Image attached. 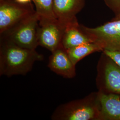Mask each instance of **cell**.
I'll list each match as a JSON object with an SVG mask.
<instances>
[{"mask_svg":"<svg viewBox=\"0 0 120 120\" xmlns=\"http://www.w3.org/2000/svg\"><path fill=\"white\" fill-rule=\"evenodd\" d=\"M43 59V55L36 49L24 48L0 40V76L26 75L31 71L36 62Z\"/></svg>","mask_w":120,"mask_h":120,"instance_id":"1","label":"cell"},{"mask_svg":"<svg viewBox=\"0 0 120 120\" xmlns=\"http://www.w3.org/2000/svg\"><path fill=\"white\" fill-rule=\"evenodd\" d=\"M100 104L98 93H92L83 98L62 104L51 116L54 120H99Z\"/></svg>","mask_w":120,"mask_h":120,"instance_id":"2","label":"cell"},{"mask_svg":"<svg viewBox=\"0 0 120 120\" xmlns=\"http://www.w3.org/2000/svg\"><path fill=\"white\" fill-rule=\"evenodd\" d=\"M39 24L38 17L36 12L0 34V40L9 41L24 48L36 49L39 46Z\"/></svg>","mask_w":120,"mask_h":120,"instance_id":"3","label":"cell"},{"mask_svg":"<svg viewBox=\"0 0 120 120\" xmlns=\"http://www.w3.org/2000/svg\"><path fill=\"white\" fill-rule=\"evenodd\" d=\"M96 79L99 91L120 96V66L102 52L98 64Z\"/></svg>","mask_w":120,"mask_h":120,"instance_id":"4","label":"cell"},{"mask_svg":"<svg viewBox=\"0 0 120 120\" xmlns=\"http://www.w3.org/2000/svg\"><path fill=\"white\" fill-rule=\"evenodd\" d=\"M81 27L94 42L101 45L103 51L120 52V20L113 19L95 28L82 25Z\"/></svg>","mask_w":120,"mask_h":120,"instance_id":"5","label":"cell"},{"mask_svg":"<svg viewBox=\"0 0 120 120\" xmlns=\"http://www.w3.org/2000/svg\"><path fill=\"white\" fill-rule=\"evenodd\" d=\"M36 12L32 3L22 4L16 0H0V34Z\"/></svg>","mask_w":120,"mask_h":120,"instance_id":"6","label":"cell"},{"mask_svg":"<svg viewBox=\"0 0 120 120\" xmlns=\"http://www.w3.org/2000/svg\"><path fill=\"white\" fill-rule=\"evenodd\" d=\"M65 28L57 19L40 21L38 31L39 46L51 52L63 47L62 41Z\"/></svg>","mask_w":120,"mask_h":120,"instance_id":"7","label":"cell"},{"mask_svg":"<svg viewBox=\"0 0 120 120\" xmlns=\"http://www.w3.org/2000/svg\"><path fill=\"white\" fill-rule=\"evenodd\" d=\"M75 66L63 47L51 52L48 67L57 75L66 78H73L76 75Z\"/></svg>","mask_w":120,"mask_h":120,"instance_id":"8","label":"cell"},{"mask_svg":"<svg viewBox=\"0 0 120 120\" xmlns=\"http://www.w3.org/2000/svg\"><path fill=\"white\" fill-rule=\"evenodd\" d=\"M86 0H53V11L56 19L64 27L77 19Z\"/></svg>","mask_w":120,"mask_h":120,"instance_id":"9","label":"cell"},{"mask_svg":"<svg viewBox=\"0 0 120 120\" xmlns=\"http://www.w3.org/2000/svg\"><path fill=\"white\" fill-rule=\"evenodd\" d=\"M100 104L99 120H120V96L98 91Z\"/></svg>","mask_w":120,"mask_h":120,"instance_id":"10","label":"cell"},{"mask_svg":"<svg viewBox=\"0 0 120 120\" xmlns=\"http://www.w3.org/2000/svg\"><path fill=\"white\" fill-rule=\"evenodd\" d=\"M93 42L90 37L82 30L77 19L65 26L62 45L66 50L83 44Z\"/></svg>","mask_w":120,"mask_h":120,"instance_id":"11","label":"cell"},{"mask_svg":"<svg viewBox=\"0 0 120 120\" xmlns=\"http://www.w3.org/2000/svg\"><path fill=\"white\" fill-rule=\"evenodd\" d=\"M73 64L77 63L86 56L96 52H102L103 48L98 43L93 42L83 44L66 50Z\"/></svg>","mask_w":120,"mask_h":120,"instance_id":"12","label":"cell"},{"mask_svg":"<svg viewBox=\"0 0 120 120\" xmlns=\"http://www.w3.org/2000/svg\"><path fill=\"white\" fill-rule=\"evenodd\" d=\"M40 21L56 19L53 11V0H32Z\"/></svg>","mask_w":120,"mask_h":120,"instance_id":"13","label":"cell"},{"mask_svg":"<svg viewBox=\"0 0 120 120\" xmlns=\"http://www.w3.org/2000/svg\"><path fill=\"white\" fill-rule=\"evenodd\" d=\"M102 52L110 56L120 66V52L108 51H103Z\"/></svg>","mask_w":120,"mask_h":120,"instance_id":"14","label":"cell"},{"mask_svg":"<svg viewBox=\"0 0 120 120\" xmlns=\"http://www.w3.org/2000/svg\"><path fill=\"white\" fill-rule=\"evenodd\" d=\"M112 4L117 8H120V0H110Z\"/></svg>","mask_w":120,"mask_h":120,"instance_id":"15","label":"cell"},{"mask_svg":"<svg viewBox=\"0 0 120 120\" xmlns=\"http://www.w3.org/2000/svg\"><path fill=\"white\" fill-rule=\"evenodd\" d=\"M18 2L22 4H29L31 3L32 0H16Z\"/></svg>","mask_w":120,"mask_h":120,"instance_id":"16","label":"cell"},{"mask_svg":"<svg viewBox=\"0 0 120 120\" xmlns=\"http://www.w3.org/2000/svg\"><path fill=\"white\" fill-rule=\"evenodd\" d=\"M114 19V20H120V12L117 15V16Z\"/></svg>","mask_w":120,"mask_h":120,"instance_id":"17","label":"cell"}]
</instances>
